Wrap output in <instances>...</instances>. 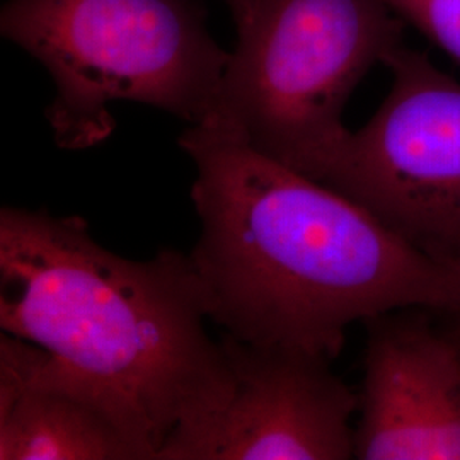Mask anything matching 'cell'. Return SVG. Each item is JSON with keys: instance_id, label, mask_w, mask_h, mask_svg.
I'll use <instances>...</instances> for the list:
<instances>
[{"instance_id": "9", "label": "cell", "mask_w": 460, "mask_h": 460, "mask_svg": "<svg viewBox=\"0 0 460 460\" xmlns=\"http://www.w3.org/2000/svg\"><path fill=\"white\" fill-rule=\"evenodd\" d=\"M406 24L460 64V0H385Z\"/></svg>"}, {"instance_id": "4", "label": "cell", "mask_w": 460, "mask_h": 460, "mask_svg": "<svg viewBox=\"0 0 460 460\" xmlns=\"http://www.w3.org/2000/svg\"><path fill=\"white\" fill-rule=\"evenodd\" d=\"M385 0H260L201 123L324 182L345 146L346 102L404 47Z\"/></svg>"}, {"instance_id": "7", "label": "cell", "mask_w": 460, "mask_h": 460, "mask_svg": "<svg viewBox=\"0 0 460 460\" xmlns=\"http://www.w3.org/2000/svg\"><path fill=\"white\" fill-rule=\"evenodd\" d=\"M355 459L460 460V336L420 307L367 319Z\"/></svg>"}, {"instance_id": "3", "label": "cell", "mask_w": 460, "mask_h": 460, "mask_svg": "<svg viewBox=\"0 0 460 460\" xmlns=\"http://www.w3.org/2000/svg\"><path fill=\"white\" fill-rule=\"evenodd\" d=\"M0 31L51 75L47 118L66 150L104 142L119 101L201 125L230 58L195 0H7Z\"/></svg>"}, {"instance_id": "5", "label": "cell", "mask_w": 460, "mask_h": 460, "mask_svg": "<svg viewBox=\"0 0 460 460\" xmlns=\"http://www.w3.org/2000/svg\"><path fill=\"white\" fill-rule=\"evenodd\" d=\"M376 115L349 132L324 184L438 263L460 268V84L404 45Z\"/></svg>"}, {"instance_id": "11", "label": "cell", "mask_w": 460, "mask_h": 460, "mask_svg": "<svg viewBox=\"0 0 460 460\" xmlns=\"http://www.w3.org/2000/svg\"><path fill=\"white\" fill-rule=\"evenodd\" d=\"M445 315L448 317L447 323L450 324V328L454 329L460 336V305L457 309H454L452 313H445Z\"/></svg>"}, {"instance_id": "10", "label": "cell", "mask_w": 460, "mask_h": 460, "mask_svg": "<svg viewBox=\"0 0 460 460\" xmlns=\"http://www.w3.org/2000/svg\"><path fill=\"white\" fill-rule=\"evenodd\" d=\"M229 7L230 14L235 21L237 30L244 28L254 14L260 0H222Z\"/></svg>"}, {"instance_id": "6", "label": "cell", "mask_w": 460, "mask_h": 460, "mask_svg": "<svg viewBox=\"0 0 460 460\" xmlns=\"http://www.w3.org/2000/svg\"><path fill=\"white\" fill-rule=\"evenodd\" d=\"M220 343L232 378L226 402L174 429L157 460L355 459L358 394L332 374V360L227 332Z\"/></svg>"}, {"instance_id": "2", "label": "cell", "mask_w": 460, "mask_h": 460, "mask_svg": "<svg viewBox=\"0 0 460 460\" xmlns=\"http://www.w3.org/2000/svg\"><path fill=\"white\" fill-rule=\"evenodd\" d=\"M190 254L132 261L81 217L0 210V328L94 384L157 459L167 437L217 411L232 385Z\"/></svg>"}, {"instance_id": "8", "label": "cell", "mask_w": 460, "mask_h": 460, "mask_svg": "<svg viewBox=\"0 0 460 460\" xmlns=\"http://www.w3.org/2000/svg\"><path fill=\"white\" fill-rule=\"evenodd\" d=\"M0 459L148 460L154 456L94 384L41 346L2 331Z\"/></svg>"}, {"instance_id": "1", "label": "cell", "mask_w": 460, "mask_h": 460, "mask_svg": "<svg viewBox=\"0 0 460 460\" xmlns=\"http://www.w3.org/2000/svg\"><path fill=\"white\" fill-rule=\"evenodd\" d=\"M191 157L201 232L190 252L208 319L251 345L334 360L353 323L460 305V268L438 263L351 198L207 125Z\"/></svg>"}]
</instances>
